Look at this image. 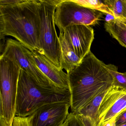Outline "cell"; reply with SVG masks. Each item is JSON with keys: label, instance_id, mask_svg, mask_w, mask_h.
Returning a JSON list of instances; mask_svg holds the SVG:
<instances>
[{"label": "cell", "instance_id": "17", "mask_svg": "<svg viewBox=\"0 0 126 126\" xmlns=\"http://www.w3.org/2000/svg\"><path fill=\"white\" fill-rule=\"evenodd\" d=\"M103 2L115 19L123 20L126 18L124 16V0H105Z\"/></svg>", "mask_w": 126, "mask_h": 126}, {"label": "cell", "instance_id": "20", "mask_svg": "<svg viewBox=\"0 0 126 126\" xmlns=\"http://www.w3.org/2000/svg\"><path fill=\"white\" fill-rule=\"evenodd\" d=\"M115 121L116 126L126 123V110L116 118Z\"/></svg>", "mask_w": 126, "mask_h": 126}, {"label": "cell", "instance_id": "21", "mask_svg": "<svg viewBox=\"0 0 126 126\" xmlns=\"http://www.w3.org/2000/svg\"><path fill=\"white\" fill-rule=\"evenodd\" d=\"M23 1V0H0V5H12L20 3Z\"/></svg>", "mask_w": 126, "mask_h": 126}, {"label": "cell", "instance_id": "7", "mask_svg": "<svg viewBox=\"0 0 126 126\" xmlns=\"http://www.w3.org/2000/svg\"><path fill=\"white\" fill-rule=\"evenodd\" d=\"M1 55L16 63L21 69L38 84L48 88L61 90L54 86L41 72L34 60L32 51L16 40H7Z\"/></svg>", "mask_w": 126, "mask_h": 126}, {"label": "cell", "instance_id": "22", "mask_svg": "<svg viewBox=\"0 0 126 126\" xmlns=\"http://www.w3.org/2000/svg\"><path fill=\"white\" fill-rule=\"evenodd\" d=\"M9 123L7 120L3 116H0V126H10L12 124Z\"/></svg>", "mask_w": 126, "mask_h": 126}, {"label": "cell", "instance_id": "9", "mask_svg": "<svg viewBox=\"0 0 126 126\" xmlns=\"http://www.w3.org/2000/svg\"><path fill=\"white\" fill-rule=\"evenodd\" d=\"M126 110V91L112 86L107 91L99 108L96 126L115 121Z\"/></svg>", "mask_w": 126, "mask_h": 126}, {"label": "cell", "instance_id": "3", "mask_svg": "<svg viewBox=\"0 0 126 126\" xmlns=\"http://www.w3.org/2000/svg\"><path fill=\"white\" fill-rule=\"evenodd\" d=\"M70 101L69 90H56L40 85L21 69L16 98V116L28 117L45 105Z\"/></svg>", "mask_w": 126, "mask_h": 126}, {"label": "cell", "instance_id": "2", "mask_svg": "<svg viewBox=\"0 0 126 126\" xmlns=\"http://www.w3.org/2000/svg\"><path fill=\"white\" fill-rule=\"evenodd\" d=\"M39 0L0 5V36H11L31 51H39Z\"/></svg>", "mask_w": 126, "mask_h": 126}, {"label": "cell", "instance_id": "25", "mask_svg": "<svg viewBox=\"0 0 126 126\" xmlns=\"http://www.w3.org/2000/svg\"><path fill=\"white\" fill-rule=\"evenodd\" d=\"M124 16L126 17V0H124Z\"/></svg>", "mask_w": 126, "mask_h": 126}, {"label": "cell", "instance_id": "6", "mask_svg": "<svg viewBox=\"0 0 126 126\" xmlns=\"http://www.w3.org/2000/svg\"><path fill=\"white\" fill-rule=\"evenodd\" d=\"M103 14L101 12L80 5L72 0H62L56 8L54 23L59 30L60 33H63L70 26L96 25Z\"/></svg>", "mask_w": 126, "mask_h": 126}, {"label": "cell", "instance_id": "28", "mask_svg": "<svg viewBox=\"0 0 126 126\" xmlns=\"http://www.w3.org/2000/svg\"><path fill=\"white\" fill-rule=\"evenodd\" d=\"M12 123H13V122H12ZM12 124H11V125H10V126H12Z\"/></svg>", "mask_w": 126, "mask_h": 126}, {"label": "cell", "instance_id": "16", "mask_svg": "<svg viewBox=\"0 0 126 126\" xmlns=\"http://www.w3.org/2000/svg\"><path fill=\"white\" fill-rule=\"evenodd\" d=\"M74 2L85 8L96 10L105 14L112 15L110 11L103 1L98 0H72Z\"/></svg>", "mask_w": 126, "mask_h": 126}, {"label": "cell", "instance_id": "27", "mask_svg": "<svg viewBox=\"0 0 126 126\" xmlns=\"http://www.w3.org/2000/svg\"><path fill=\"white\" fill-rule=\"evenodd\" d=\"M62 126H66V124H65V123H64Z\"/></svg>", "mask_w": 126, "mask_h": 126}, {"label": "cell", "instance_id": "19", "mask_svg": "<svg viewBox=\"0 0 126 126\" xmlns=\"http://www.w3.org/2000/svg\"><path fill=\"white\" fill-rule=\"evenodd\" d=\"M12 126H31L28 117L15 116L12 123Z\"/></svg>", "mask_w": 126, "mask_h": 126}, {"label": "cell", "instance_id": "23", "mask_svg": "<svg viewBox=\"0 0 126 126\" xmlns=\"http://www.w3.org/2000/svg\"><path fill=\"white\" fill-rule=\"evenodd\" d=\"M106 15V16L105 17V22H111L115 19V18L113 15L109 14Z\"/></svg>", "mask_w": 126, "mask_h": 126}, {"label": "cell", "instance_id": "5", "mask_svg": "<svg viewBox=\"0 0 126 126\" xmlns=\"http://www.w3.org/2000/svg\"><path fill=\"white\" fill-rule=\"evenodd\" d=\"M21 70L14 60L0 55V116H3L9 123L16 116V98Z\"/></svg>", "mask_w": 126, "mask_h": 126}, {"label": "cell", "instance_id": "4", "mask_svg": "<svg viewBox=\"0 0 126 126\" xmlns=\"http://www.w3.org/2000/svg\"><path fill=\"white\" fill-rule=\"evenodd\" d=\"M39 0L40 28L38 52L61 68L60 43L55 28L54 14L57 6L62 0Z\"/></svg>", "mask_w": 126, "mask_h": 126}, {"label": "cell", "instance_id": "8", "mask_svg": "<svg viewBox=\"0 0 126 126\" xmlns=\"http://www.w3.org/2000/svg\"><path fill=\"white\" fill-rule=\"evenodd\" d=\"M70 102H59L45 105L28 116L31 126H62L69 114Z\"/></svg>", "mask_w": 126, "mask_h": 126}, {"label": "cell", "instance_id": "18", "mask_svg": "<svg viewBox=\"0 0 126 126\" xmlns=\"http://www.w3.org/2000/svg\"><path fill=\"white\" fill-rule=\"evenodd\" d=\"M65 123L66 126H96L89 118L72 112L69 113Z\"/></svg>", "mask_w": 126, "mask_h": 126}, {"label": "cell", "instance_id": "15", "mask_svg": "<svg viewBox=\"0 0 126 126\" xmlns=\"http://www.w3.org/2000/svg\"><path fill=\"white\" fill-rule=\"evenodd\" d=\"M105 66L112 77V86L126 91V72H118L117 67L111 64H105Z\"/></svg>", "mask_w": 126, "mask_h": 126}, {"label": "cell", "instance_id": "14", "mask_svg": "<svg viewBox=\"0 0 126 126\" xmlns=\"http://www.w3.org/2000/svg\"><path fill=\"white\" fill-rule=\"evenodd\" d=\"M108 90L102 91L96 96L79 111L78 114L89 118L96 126L99 108L101 102Z\"/></svg>", "mask_w": 126, "mask_h": 126}, {"label": "cell", "instance_id": "24", "mask_svg": "<svg viewBox=\"0 0 126 126\" xmlns=\"http://www.w3.org/2000/svg\"><path fill=\"white\" fill-rule=\"evenodd\" d=\"M104 126H116L115 124V121H114L112 122H109V123L107 124Z\"/></svg>", "mask_w": 126, "mask_h": 126}, {"label": "cell", "instance_id": "12", "mask_svg": "<svg viewBox=\"0 0 126 126\" xmlns=\"http://www.w3.org/2000/svg\"><path fill=\"white\" fill-rule=\"evenodd\" d=\"M61 51V68L67 74L78 65L82 60L77 55L69 40L64 33L59 36Z\"/></svg>", "mask_w": 126, "mask_h": 126}, {"label": "cell", "instance_id": "10", "mask_svg": "<svg viewBox=\"0 0 126 126\" xmlns=\"http://www.w3.org/2000/svg\"><path fill=\"white\" fill-rule=\"evenodd\" d=\"M69 40L77 55L82 60L90 51L94 39L93 29L89 26L73 25L65 29L63 33Z\"/></svg>", "mask_w": 126, "mask_h": 126}, {"label": "cell", "instance_id": "11", "mask_svg": "<svg viewBox=\"0 0 126 126\" xmlns=\"http://www.w3.org/2000/svg\"><path fill=\"white\" fill-rule=\"evenodd\" d=\"M32 52L37 67L54 86L60 90H69L67 74L38 51Z\"/></svg>", "mask_w": 126, "mask_h": 126}, {"label": "cell", "instance_id": "13", "mask_svg": "<svg viewBox=\"0 0 126 126\" xmlns=\"http://www.w3.org/2000/svg\"><path fill=\"white\" fill-rule=\"evenodd\" d=\"M105 28L121 45L126 48V21L123 22L118 19L105 22Z\"/></svg>", "mask_w": 126, "mask_h": 126}, {"label": "cell", "instance_id": "26", "mask_svg": "<svg viewBox=\"0 0 126 126\" xmlns=\"http://www.w3.org/2000/svg\"><path fill=\"white\" fill-rule=\"evenodd\" d=\"M118 126H126V123L122 124L121 125H119Z\"/></svg>", "mask_w": 126, "mask_h": 126}, {"label": "cell", "instance_id": "1", "mask_svg": "<svg viewBox=\"0 0 126 126\" xmlns=\"http://www.w3.org/2000/svg\"><path fill=\"white\" fill-rule=\"evenodd\" d=\"M105 64L90 51L68 74L71 112L78 114L96 96L112 86V77Z\"/></svg>", "mask_w": 126, "mask_h": 126}]
</instances>
